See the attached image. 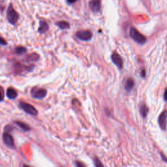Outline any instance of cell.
Masks as SVG:
<instances>
[{
    "instance_id": "1",
    "label": "cell",
    "mask_w": 167,
    "mask_h": 167,
    "mask_svg": "<svg viewBox=\"0 0 167 167\" xmlns=\"http://www.w3.org/2000/svg\"><path fill=\"white\" fill-rule=\"evenodd\" d=\"M129 35L135 42L139 44H144L146 41V37L134 27L130 29Z\"/></svg>"
},
{
    "instance_id": "2",
    "label": "cell",
    "mask_w": 167,
    "mask_h": 167,
    "mask_svg": "<svg viewBox=\"0 0 167 167\" xmlns=\"http://www.w3.org/2000/svg\"><path fill=\"white\" fill-rule=\"evenodd\" d=\"M7 19L8 21L11 24H15L17 20H19V15L18 13L14 9V8L12 7V5H10L7 10Z\"/></svg>"
},
{
    "instance_id": "3",
    "label": "cell",
    "mask_w": 167,
    "mask_h": 167,
    "mask_svg": "<svg viewBox=\"0 0 167 167\" xmlns=\"http://www.w3.org/2000/svg\"><path fill=\"white\" fill-rule=\"evenodd\" d=\"M20 106L23 111H25L26 113L31 115V116H36L38 114L37 109L30 104H27V103L24 102H20Z\"/></svg>"
},
{
    "instance_id": "4",
    "label": "cell",
    "mask_w": 167,
    "mask_h": 167,
    "mask_svg": "<svg viewBox=\"0 0 167 167\" xmlns=\"http://www.w3.org/2000/svg\"><path fill=\"white\" fill-rule=\"evenodd\" d=\"M76 36L79 39L82 40V41H88L91 39L92 33L89 30L79 31L76 33Z\"/></svg>"
},
{
    "instance_id": "5",
    "label": "cell",
    "mask_w": 167,
    "mask_h": 167,
    "mask_svg": "<svg viewBox=\"0 0 167 167\" xmlns=\"http://www.w3.org/2000/svg\"><path fill=\"white\" fill-rule=\"evenodd\" d=\"M158 123L161 129L166 130L167 124V110L163 111L160 114L158 118Z\"/></svg>"
},
{
    "instance_id": "6",
    "label": "cell",
    "mask_w": 167,
    "mask_h": 167,
    "mask_svg": "<svg viewBox=\"0 0 167 167\" xmlns=\"http://www.w3.org/2000/svg\"><path fill=\"white\" fill-rule=\"evenodd\" d=\"M47 91L44 89H33L31 91V95L33 97L37 99H42L47 95Z\"/></svg>"
},
{
    "instance_id": "7",
    "label": "cell",
    "mask_w": 167,
    "mask_h": 167,
    "mask_svg": "<svg viewBox=\"0 0 167 167\" xmlns=\"http://www.w3.org/2000/svg\"><path fill=\"white\" fill-rule=\"evenodd\" d=\"M111 59L113 63L116 65L119 69H122L123 67V60L122 57H121L118 53L114 52L111 56Z\"/></svg>"
},
{
    "instance_id": "8",
    "label": "cell",
    "mask_w": 167,
    "mask_h": 167,
    "mask_svg": "<svg viewBox=\"0 0 167 167\" xmlns=\"http://www.w3.org/2000/svg\"><path fill=\"white\" fill-rule=\"evenodd\" d=\"M3 140L5 144L7 147L13 148L14 147V141L12 136L9 135L8 132H5L3 135Z\"/></svg>"
},
{
    "instance_id": "9",
    "label": "cell",
    "mask_w": 167,
    "mask_h": 167,
    "mask_svg": "<svg viewBox=\"0 0 167 167\" xmlns=\"http://www.w3.org/2000/svg\"><path fill=\"white\" fill-rule=\"evenodd\" d=\"M89 5L92 11L95 13L99 12L101 7V0H91L89 3Z\"/></svg>"
},
{
    "instance_id": "10",
    "label": "cell",
    "mask_w": 167,
    "mask_h": 167,
    "mask_svg": "<svg viewBox=\"0 0 167 167\" xmlns=\"http://www.w3.org/2000/svg\"><path fill=\"white\" fill-rule=\"evenodd\" d=\"M134 86H135V82L131 78H129L126 80L125 84V89L126 91H130L132 88H133Z\"/></svg>"
},
{
    "instance_id": "11",
    "label": "cell",
    "mask_w": 167,
    "mask_h": 167,
    "mask_svg": "<svg viewBox=\"0 0 167 167\" xmlns=\"http://www.w3.org/2000/svg\"><path fill=\"white\" fill-rule=\"evenodd\" d=\"M7 95L10 99H15L17 97L18 94H17V92L15 89L9 88L7 91Z\"/></svg>"
},
{
    "instance_id": "12",
    "label": "cell",
    "mask_w": 167,
    "mask_h": 167,
    "mask_svg": "<svg viewBox=\"0 0 167 167\" xmlns=\"http://www.w3.org/2000/svg\"><path fill=\"white\" fill-rule=\"evenodd\" d=\"M48 30V26L45 22H40V26L39 28V32L41 33H44Z\"/></svg>"
},
{
    "instance_id": "13",
    "label": "cell",
    "mask_w": 167,
    "mask_h": 167,
    "mask_svg": "<svg viewBox=\"0 0 167 167\" xmlns=\"http://www.w3.org/2000/svg\"><path fill=\"white\" fill-rule=\"evenodd\" d=\"M140 112L143 118H146L148 113V108L146 105H142L140 107Z\"/></svg>"
},
{
    "instance_id": "14",
    "label": "cell",
    "mask_w": 167,
    "mask_h": 167,
    "mask_svg": "<svg viewBox=\"0 0 167 167\" xmlns=\"http://www.w3.org/2000/svg\"><path fill=\"white\" fill-rule=\"evenodd\" d=\"M57 26H58L61 30H66V29H69L70 27L69 24L68 22L65 21H61L57 23Z\"/></svg>"
},
{
    "instance_id": "15",
    "label": "cell",
    "mask_w": 167,
    "mask_h": 167,
    "mask_svg": "<svg viewBox=\"0 0 167 167\" xmlns=\"http://www.w3.org/2000/svg\"><path fill=\"white\" fill-rule=\"evenodd\" d=\"M17 125H18L22 129V130H24V131H28L30 129V127L27 126L26 124L24 123L23 122H15Z\"/></svg>"
},
{
    "instance_id": "16",
    "label": "cell",
    "mask_w": 167,
    "mask_h": 167,
    "mask_svg": "<svg viewBox=\"0 0 167 167\" xmlns=\"http://www.w3.org/2000/svg\"><path fill=\"white\" fill-rule=\"evenodd\" d=\"M26 52V49L24 47H17L16 48V53L18 54H24V52Z\"/></svg>"
},
{
    "instance_id": "17",
    "label": "cell",
    "mask_w": 167,
    "mask_h": 167,
    "mask_svg": "<svg viewBox=\"0 0 167 167\" xmlns=\"http://www.w3.org/2000/svg\"><path fill=\"white\" fill-rule=\"evenodd\" d=\"M7 42L6 41H5V40L2 38L1 36H0V44H2V45H7Z\"/></svg>"
},
{
    "instance_id": "18",
    "label": "cell",
    "mask_w": 167,
    "mask_h": 167,
    "mask_svg": "<svg viewBox=\"0 0 167 167\" xmlns=\"http://www.w3.org/2000/svg\"><path fill=\"white\" fill-rule=\"evenodd\" d=\"M3 100V90L0 87V101H2Z\"/></svg>"
},
{
    "instance_id": "19",
    "label": "cell",
    "mask_w": 167,
    "mask_h": 167,
    "mask_svg": "<svg viewBox=\"0 0 167 167\" xmlns=\"http://www.w3.org/2000/svg\"><path fill=\"white\" fill-rule=\"evenodd\" d=\"M95 166H103L101 163H100V161L98 160L97 159H95Z\"/></svg>"
},
{
    "instance_id": "20",
    "label": "cell",
    "mask_w": 167,
    "mask_h": 167,
    "mask_svg": "<svg viewBox=\"0 0 167 167\" xmlns=\"http://www.w3.org/2000/svg\"><path fill=\"white\" fill-rule=\"evenodd\" d=\"M163 97H164V100H165V101H167V88L166 89V90H165V94H164Z\"/></svg>"
},
{
    "instance_id": "21",
    "label": "cell",
    "mask_w": 167,
    "mask_h": 167,
    "mask_svg": "<svg viewBox=\"0 0 167 167\" xmlns=\"http://www.w3.org/2000/svg\"><path fill=\"white\" fill-rule=\"evenodd\" d=\"M77 0H67V2L69 3H73L74 2H75Z\"/></svg>"
}]
</instances>
